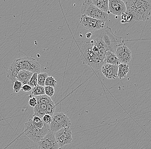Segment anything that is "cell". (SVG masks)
<instances>
[{
  "instance_id": "obj_1",
  "label": "cell",
  "mask_w": 151,
  "mask_h": 149,
  "mask_svg": "<svg viewBox=\"0 0 151 149\" xmlns=\"http://www.w3.org/2000/svg\"><path fill=\"white\" fill-rule=\"evenodd\" d=\"M91 33V37L83 43L80 58L85 65L99 70L103 66L106 53H115L117 47L123 40L122 37L114 35L108 26Z\"/></svg>"
},
{
  "instance_id": "obj_2",
  "label": "cell",
  "mask_w": 151,
  "mask_h": 149,
  "mask_svg": "<svg viewBox=\"0 0 151 149\" xmlns=\"http://www.w3.org/2000/svg\"><path fill=\"white\" fill-rule=\"evenodd\" d=\"M126 13L132 15V19L140 21L148 20L151 16V0L123 1Z\"/></svg>"
},
{
  "instance_id": "obj_3",
  "label": "cell",
  "mask_w": 151,
  "mask_h": 149,
  "mask_svg": "<svg viewBox=\"0 0 151 149\" xmlns=\"http://www.w3.org/2000/svg\"><path fill=\"white\" fill-rule=\"evenodd\" d=\"M80 12L82 16H87L95 19L104 21L106 22L108 19L109 14L104 13L91 2V0L85 1L81 6Z\"/></svg>"
},
{
  "instance_id": "obj_4",
  "label": "cell",
  "mask_w": 151,
  "mask_h": 149,
  "mask_svg": "<svg viewBox=\"0 0 151 149\" xmlns=\"http://www.w3.org/2000/svg\"><path fill=\"white\" fill-rule=\"evenodd\" d=\"M50 125L42 129L33 126L32 119H30L24 124V134L35 143H38L50 132Z\"/></svg>"
},
{
  "instance_id": "obj_5",
  "label": "cell",
  "mask_w": 151,
  "mask_h": 149,
  "mask_svg": "<svg viewBox=\"0 0 151 149\" xmlns=\"http://www.w3.org/2000/svg\"><path fill=\"white\" fill-rule=\"evenodd\" d=\"M14 61L20 71H27L33 73H40V64L32 57L29 56L21 57Z\"/></svg>"
},
{
  "instance_id": "obj_6",
  "label": "cell",
  "mask_w": 151,
  "mask_h": 149,
  "mask_svg": "<svg viewBox=\"0 0 151 149\" xmlns=\"http://www.w3.org/2000/svg\"><path fill=\"white\" fill-rule=\"evenodd\" d=\"M71 121L68 116L63 112L54 113L50 123V131L56 132L62 128L70 127Z\"/></svg>"
},
{
  "instance_id": "obj_7",
  "label": "cell",
  "mask_w": 151,
  "mask_h": 149,
  "mask_svg": "<svg viewBox=\"0 0 151 149\" xmlns=\"http://www.w3.org/2000/svg\"><path fill=\"white\" fill-rule=\"evenodd\" d=\"M80 22L83 28L91 32L99 31L106 27L105 22L85 16H82Z\"/></svg>"
},
{
  "instance_id": "obj_8",
  "label": "cell",
  "mask_w": 151,
  "mask_h": 149,
  "mask_svg": "<svg viewBox=\"0 0 151 149\" xmlns=\"http://www.w3.org/2000/svg\"><path fill=\"white\" fill-rule=\"evenodd\" d=\"M55 139L59 147L70 144L73 139L70 127L62 128L55 133Z\"/></svg>"
},
{
  "instance_id": "obj_9",
  "label": "cell",
  "mask_w": 151,
  "mask_h": 149,
  "mask_svg": "<svg viewBox=\"0 0 151 149\" xmlns=\"http://www.w3.org/2000/svg\"><path fill=\"white\" fill-rule=\"evenodd\" d=\"M40 149H58L59 146L55 137V133L50 131L37 143Z\"/></svg>"
},
{
  "instance_id": "obj_10",
  "label": "cell",
  "mask_w": 151,
  "mask_h": 149,
  "mask_svg": "<svg viewBox=\"0 0 151 149\" xmlns=\"http://www.w3.org/2000/svg\"><path fill=\"white\" fill-rule=\"evenodd\" d=\"M115 54L122 64H127L132 59V51L124 41L118 45Z\"/></svg>"
},
{
  "instance_id": "obj_11",
  "label": "cell",
  "mask_w": 151,
  "mask_h": 149,
  "mask_svg": "<svg viewBox=\"0 0 151 149\" xmlns=\"http://www.w3.org/2000/svg\"><path fill=\"white\" fill-rule=\"evenodd\" d=\"M109 13L117 16H121L126 13V8L123 1L121 0H109Z\"/></svg>"
},
{
  "instance_id": "obj_12",
  "label": "cell",
  "mask_w": 151,
  "mask_h": 149,
  "mask_svg": "<svg viewBox=\"0 0 151 149\" xmlns=\"http://www.w3.org/2000/svg\"><path fill=\"white\" fill-rule=\"evenodd\" d=\"M102 72L108 79H115L118 77V66L104 64L101 67Z\"/></svg>"
},
{
  "instance_id": "obj_13",
  "label": "cell",
  "mask_w": 151,
  "mask_h": 149,
  "mask_svg": "<svg viewBox=\"0 0 151 149\" xmlns=\"http://www.w3.org/2000/svg\"><path fill=\"white\" fill-rule=\"evenodd\" d=\"M6 77L10 83H14L17 81V77L20 70L17 67L15 62H13L8 69H6Z\"/></svg>"
},
{
  "instance_id": "obj_14",
  "label": "cell",
  "mask_w": 151,
  "mask_h": 149,
  "mask_svg": "<svg viewBox=\"0 0 151 149\" xmlns=\"http://www.w3.org/2000/svg\"><path fill=\"white\" fill-rule=\"evenodd\" d=\"M33 74V73L27 71L21 70L17 75V81L20 82L22 85L29 84V81Z\"/></svg>"
},
{
  "instance_id": "obj_15",
  "label": "cell",
  "mask_w": 151,
  "mask_h": 149,
  "mask_svg": "<svg viewBox=\"0 0 151 149\" xmlns=\"http://www.w3.org/2000/svg\"><path fill=\"white\" fill-rule=\"evenodd\" d=\"M104 64L118 66L121 64L116 54L111 51H107L106 53L104 58Z\"/></svg>"
},
{
  "instance_id": "obj_16",
  "label": "cell",
  "mask_w": 151,
  "mask_h": 149,
  "mask_svg": "<svg viewBox=\"0 0 151 149\" xmlns=\"http://www.w3.org/2000/svg\"><path fill=\"white\" fill-rule=\"evenodd\" d=\"M91 1L101 11L108 14H110L109 10L108 0H91Z\"/></svg>"
},
{
  "instance_id": "obj_17",
  "label": "cell",
  "mask_w": 151,
  "mask_h": 149,
  "mask_svg": "<svg viewBox=\"0 0 151 149\" xmlns=\"http://www.w3.org/2000/svg\"><path fill=\"white\" fill-rule=\"evenodd\" d=\"M47 104L48 103L37 102V105L34 108V116H37L40 118H42V117L46 114Z\"/></svg>"
},
{
  "instance_id": "obj_18",
  "label": "cell",
  "mask_w": 151,
  "mask_h": 149,
  "mask_svg": "<svg viewBox=\"0 0 151 149\" xmlns=\"http://www.w3.org/2000/svg\"><path fill=\"white\" fill-rule=\"evenodd\" d=\"M129 71V66L127 64L121 63L118 66V77L120 79L125 78Z\"/></svg>"
},
{
  "instance_id": "obj_19",
  "label": "cell",
  "mask_w": 151,
  "mask_h": 149,
  "mask_svg": "<svg viewBox=\"0 0 151 149\" xmlns=\"http://www.w3.org/2000/svg\"><path fill=\"white\" fill-rule=\"evenodd\" d=\"M32 94L35 97L45 95L44 87L38 85L32 88Z\"/></svg>"
},
{
  "instance_id": "obj_20",
  "label": "cell",
  "mask_w": 151,
  "mask_h": 149,
  "mask_svg": "<svg viewBox=\"0 0 151 149\" xmlns=\"http://www.w3.org/2000/svg\"><path fill=\"white\" fill-rule=\"evenodd\" d=\"M49 75L47 73H41L37 75L38 85L45 87V82Z\"/></svg>"
},
{
  "instance_id": "obj_21",
  "label": "cell",
  "mask_w": 151,
  "mask_h": 149,
  "mask_svg": "<svg viewBox=\"0 0 151 149\" xmlns=\"http://www.w3.org/2000/svg\"><path fill=\"white\" fill-rule=\"evenodd\" d=\"M55 108H56V105L55 104L54 102L47 104V109H46V114L50 115L51 117H52L54 114Z\"/></svg>"
},
{
  "instance_id": "obj_22",
  "label": "cell",
  "mask_w": 151,
  "mask_h": 149,
  "mask_svg": "<svg viewBox=\"0 0 151 149\" xmlns=\"http://www.w3.org/2000/svg\"><path fill=\"white\" fill-rule=\"evenodd\" d=\"M57 81L53 77L50 76L47 77L45 82V86H52L55 87L57 86Z\"/></svg>"
},
{
  "instance_id": "obj_23",
  "label": "cell",
  "mask_w": 151,
  "mask_h": 149,
  "mask_svg": "<svg viewBox=\"0 0 151 149\" xmlns=\"http://www.w3.org/2000/svg\"><path fill=\"white\" fill-rule=\"evenodd\" d=\"M37 75L38 73H33L32 76L31 77V79L29 81L28 85L32 88L38 86Z\"/></svg>"
},
{
  "instance_id": "obj_24",
  "label": "cell",
  "mask_w": 151,
  "mask_h": 149,
  "mask_svg": "<svg viewBox=\"0 0 151 149\" xmlns=\"http://www.w3.org/2000/svg\"><path fill=\"white\" fill-rule=\"evenodd\" d=\"M122 20L121 21V22L122 24H125L127 22H130L132 19V15L127 14V13H123L121 15Z\"/></svg>"
},
{
  "instance_id": "obj_25",
  "label": "cell",
  "mask_w": 151,
  "mask_h": 149,
  "mask_svg": "<svg viewBox=\"0 0 151 149\" xmlns=\"http://www.w3.org/2000/svg\"><path fill=\"white\" fill-rule=\"evenodd\" d=\"M45 95L49 97H52L55 93L54 88L52 86H45Z\"/></svg>"
},
{
  "instance_id": "obj_26",
  "label": "cell",
  "mask_w": 151,
  "mask_h": 149,
  "mask_svg": "<svg viewBox=\"0 0 151 149\" xmlns=\"http://www.w3.org/2000/svg\"><path fill=\"white\" fill-rule=\"evenodd\" d=\"M22 84L19 81H16L14 83V86H13V89L15 93H18L19 92L22 88Z\"/></svg>"
},
{
  "instance_id": "obj_27",
  "label": "cell",
  "mask_w": 151,
  "mask_h": 149,
  "mask_svg": "<svg viewBox=\"0 0 151 149\" xmlns=\"http://www.w3.org/2000/svg\"><path fill=\"white\" fill-rule=\"evenodd\" d=\"M29 105L32 107H35L37 105V101L36 98L35 96H32L31 95L29 96Z\"/></svg>"
},
{
  "instance_id": "obj_28",
  "label": "cell",
  "mask_w": 151,
  "mask_h": 149,
  "mask_svg": "<svg viewBox=\"0 0 151 149\" xmlns=\"http://www.w3.org/2000/svg\"><path fill=\"white\" fill-rule=\"evenodd\" d=\"M42 119L45 123L50 124V123L51 122L52 117L50 115L45 114L42 117Z\"/></svg>"
},
{
  "instance_id": "obj_29",
  "label": "cell",
  "mask_w": 151,
  "mask_h": 149,
  "mask_svg": "<svg viewBox=\"0 0 151 149\" xmlns=\"http://www.w3.org/2000/svg\"><path fill=\"white\" fill-rule=\"evenodd\" d=\"M32 88L29 85H24L22 86L21 90L24 91H32Z\"/></svg>"
}]
</instances>
